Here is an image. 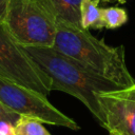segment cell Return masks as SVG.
I'll use <instances>...</instances> for the list:
<instances>
[{"label": "cell", "instance_id": "cell-13", "mask_svg": "<svg viewBox=\"0 0 135 135\" xmlns=\"http://www.w3.org/2000/svg\"><path fill=\"white\" fill-rule=\"evenodd\" d=\"M99 2H101V3H113V2H116V3L123 4V3H126V0H99Z\"/></svg>", "mask_w": 135, "mask_h": 135}, {"label": "cell", "instance_id": "cell-6", "mask_svg": "<svg viewBox=\"0 0 135 135\" xmlns=\"http://www.w3.org/2000/svg\"><path fill=\"white\" fill-rule=\"evenodd\" d=\"M97 98L110 134L135 135V85L100 93Z\"/></svg>", "mask_w": 135, "mask_h": 135}, {"label": "cell", "instance_id": "cell-5", "mask_svg": "<svg viewBox=\"0 0 135 135\" xmlns=\"http://www.w3.org/2000/svg\"><path fill=\"white\" fill-rule=\"evenodd\" d=\"M0 102L20 116L37 119L42 123L78 131L75 120L60 112L46 96L0 77Z\"/></svg>", "mask_w": 135, "mask_h": 135}, {"label": "cell", "instance_id": "cell-11", "mask_svg": "<svg viewBox=\"0 0 135 135\" xmlns=\"http://www.w3.org/2000/svg\"><path fill=\"white\" fill-rule=\"evenodd\" d=\"M19 118H20V115L11 111L8 108H6L5 105H3L0 102V121H3V120L4 121H9L13 124H15Z\"/></svg>", "mask_w": 135, "mask_h": 135}, {"label": "cell", "instance_id": "cell-10", "mask_svg": "<svg viewBox=\"0 0 135 135\" xmlns=\"http://www.w3.org/2000/svg\"><path fill=\"white\" fill-rule=\"evenodd\" d=\"M101 18L103 26L107 28H117L128 21L127 12L116 6L101 8Z\"/></svg>", "mask_w": 135, "mask_h": 135}, {"label": "cell", "instance_id": "cell-9", "mask_svg": "<svg viewBox=\"0 0 135 135\" xmlns=\"http://www.w3.org/2000/svg\"><path fill=\"white\" fill-rule=\"evenodd\" d=\"M15 135H51L43 123L37 119L20 116L15 123Z\"/></svg>", "mask_w": 135, "mask_h": 135}, {"label": "cell", "instance_id": "cell-2", "mask_svg": "<svg viewBox=\"0 0 135 135\" xmlns=\"http://www.w3.org/2000/svg\"><path fill=\"white\" fill-rule=\"evenodd\" d=\"M53 47L123 89L135 85V79L126 63L122 45L110 46L83 27L57 21Z\"/></svg>", "mask_w": 135, "mask_h": 135}, {"label": "cell", "instance_id": "cell-14", "mask_svg": "<svg viewBox=\"0 0 135 135\" xmlns=\"http://www.w3.org/2000/svg\"><path fill=\"white\" fill-rule=\"evenodd\" d=\"M109 135H113V134H110V133H109Z\"/></svg>", "mask_w": 135, "mask_h": 135}, {"label": "cell", "instance_id": "cell-4", "mask_svg": "<svg viewBox=\"0 0 135 135\" xmlns=\"http://www.w3.org/2000/svg\"><path fill=\"white\" fill-rule=\"evenodd\" d=\"M0 77L47 97L51 80L25 49L0 23Z\"/></svg>", "mask_w": 135, "mask_h": 135}, {"label": "cell", "instance_id": "cell-7", "mask_svg": "<svg viewBox=\"0 0 135 135\" xmlns=\"http://www.w3.org/2000/svg\"><path fill=\"white\" fill-rule=\"evenodd\" d=\"M56 21L81 26L80 6L82 0H37Z\"/></svg>", "mask_w": 135, "mask_h": 135}, {"label": "cell", "instance_id": "cell-3", "mask_svg": "<svg viewBox=\"0 0 135 135\" xmlns=\"http://www.w3.org/2000/svg\"><path fill=\"white\" fill-rule=\"evenodd\" d=\"M4 25L22 46H53L56 19L37 0H9Z\"/></svg>", "mask_w": 135, "mask_h": 135}, {"label": "cell", "instance_id": "cell-12", "mask_svg": "<svg viewBox=\"0 0 135 135\" xmlns=\"http://www.w3.org/2000/svg\"><path fill=\"white\" fill-rule=\"evenodd\" d=\"M9 0H0V23H4Z\"/></svg>", "mask_w": 135, "mask_h": 135}, {"label": "cell", "instance_id": "cell-8", "mask_svg": "<svg viewBox=\"0 0 135 135\" xmlns=\"http://www.w3.org/2000/svg\"><path fill=\"white\" fill-rule=\"evenodd\" d=\"M99 0H82L80 6L81 26L85 30L102 28L103 22L101 18V8L98 6Z\"/></svg>", "mask_w": 135, "mask_h": 135}, {"label": "cell", "instance_id": "cell-1", "mask_svg": "<svg viewBox=\"0 0 135 135\" xmlns=\"http://www.w3.org/2000/svg\"><path fill=\"white\" fill-rule=\"evenodd\" d=\"M24 49L50 78L51 91H61L74 96L88 108L101 127H105L104 114L97 95L123 88L90 71L53 46H25Z\"/></svg>", "mask_w": 135, "mask_h": 135}]
</instances>
